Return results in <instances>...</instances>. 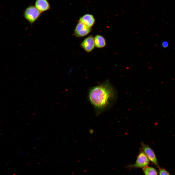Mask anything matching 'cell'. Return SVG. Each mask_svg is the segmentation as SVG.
<instances>
[{
    "label": "cell",
    "instance_id": "obj_10",
    "mask_svg": "<svg viewBox=\"0 0 175 175\" xmlns=\"http://www.w3.org/2000/svg\"><path fill=\"white\" fill-rule=\"evenodd\" d=\"M143 170L145 175H158L157 171L153 168L147 166L143 168Z\"/></svg>",
    "mask_w": 175,
    "mask_h": 175
},
{
    "label": "cell",
    "instance_id": "obj_9",
    "mask_svg": "<svg viewBox=\"0 0 175 175\" xmlns=\"http://www.w3.org/2000/svg\"><path fill=\"white\" fill-rule=\"evenodd\" d=\"M95 46L98 48H103L106 45V42L104 38L100 35H97L94 37Z\"/></svg>",
    "mask_w": 175,
    "mask_h": 175
},
{
    "label": "cell",
    "instance_id": "obj_6",
    "mask_svg": "<svg viewBox=\"0 0 175 175\" xmlns=\"http://www.w3.org/2000/svg\"><path fill=\"white\" fill-rule=\"evenodd\" d=\"M81 47L86 52H91L95 48L94 37L90 35L86 38L80 44Z\"/></svg>",
    "mask_w": 175,
    "mask_h": 175
},
{
    "label": "cell",
    "instance_id": "obj_5",
    "mask_svg": "<svg viewBox=\"0 0 175 175\" xmlns=\"http://www.w3.org/2000/svg\"><path fill=\"white\" fill-rule=\"evenodd\" d=\"M141 148L144 151L147 157L151 162L158 167L157 159L155 153L153 149L148 145L143 142L141 143Z\"/></svg>",
    "mask_w": 175,
    "mask_h": 175
},
{
    "label": "cell",
    "instance_id": "obj_4",
    "mask_svg": "<svg viewBox=\"0 0 175 175\" xmlns=\"http://www.w3.org/2000/svg\"><path fill=\"white\" fill-rule=\"evenodd\" d=\"M91 28L86 26L82 23L78 22L74 30V34L76 36L82 37L88 35L91 31Z\"/></svg>",
    "mask_w": 175,
    "mask_h": 175
},
{
    "label": "cell",
    "instance_id": "obj_1",
    "mask_svg": "<svg viewBox=\"0 0 175 175\" xmlns=\"http://www.w3.org/2000/svg\"><path fill=\"white\" fill-rule=\"evenodd\" d=\"M116 90L108 80L89 90L88 99L97 115L110 108L117 97Z\"/></svg>",
    "mask_w": 175,
    "mask_h": 175
},
{
    "label": "cell",
    "instance_id": "obj_8",
    "mask_svg": "<svg viewBox=\"0 0 175 175\" xmlns=\"http://www.w3.org/2000/svg\"><path fill=\"white\" fill-rule=\"evenodd\" d=\"M35 6L42 13L50 9L51 6L48 0H36Z\"/></svg>",
    "mask_w": 175,
    "mask_h": 175
},
{
    "label": "cell",
    "instance_id": "obj_11",
    "mask_svg": "<svg viewBox=\"0 0 175 175\" xmlns=\"http://www.w3.org/2000/svg\"><path fill=\"white\" fill-rule=\"evenodd\" d=\"M159 175H170L165 169L160 168L159 169Z\"/></svg>",
    "mask_w": 175,
    "mask_h": 175
},
{
    "label": "cell",
    "instance_id": "obj_12",
    "mask_svg": "<svg viewBox=\"0 0 175 175\" xmlns=\"http://www.w3.org/2000/svg\"><path fill=\"white\" fill-rule=\"evenodd\" d=\"M162 45L163 47H166L168 45V44L167 42L165 41L163 43Z\"/></svg>",
    "mask_w": 175,
    "mask_h": 175
},
{
    "label": "cell",
    "instance_id": "obj_7",
    "mask_svg": "<svg viewBox=\"0 0 175 175\" xmlns=\"http://www.w3.org/2000/svg\"><path fill=\"white\" fill-rule=\"evenodd\" d=\"M95 18L92 14H87L80 18L79 22L82 23L88 26L91 28L95 23Z\"/></svg>",
    "mask_w": 175,
    "mask_h": 175
},
{
    "label": "cell",
    "instance_id": "obj_2",
    "mask_svg": "<svg viewBox=\"0 0 175 175\" xmlns=\"http://www.w3.org/2000/svg\"><path fill=\"white\" fill-rule=\"evenodd\" d=\"M42 13L35 6L30 5L25 10L23 16L30 24H32L39 18Z\"/></svg>",
    "mask_w": 175,
    "mask_h": 175
},
{
    "label": "cell",
    "instance_id": "obj_3",
    "mask_svg": "<svg viewBox=\"0 0 175 175\" xmlns=\"http://www.w3.org/2000/svg\"><path fill=\"white\" fill-rule=\"evenodd\" d=\"M136 162L131 166V167H144L149 164V160L142 149L140 148Z\"/></svg>",
    "mask_w": 175,
    "mask_h": 175
}]
</instances>
